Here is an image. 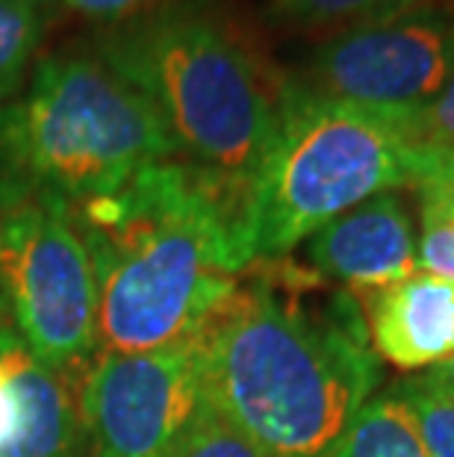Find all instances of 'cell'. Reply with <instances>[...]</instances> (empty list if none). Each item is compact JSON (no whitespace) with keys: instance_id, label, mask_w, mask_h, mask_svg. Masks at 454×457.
<instances>
[{"instance_id":"30bf717a","label":"cell","mask_w":454,"mask_h":457,"mask_svg":"<svg viewBox=\"0 0 454 457\" xmlns=\"http://www.w3.org/2000/svg\"><path fill=\"white\" fill-rule=\"evenodd\" d=\"M366 330L375 354L399 369H428L454 354V280L410 275L369 289Z\"/></svg>"},{"instance_id":"ac0fdd59","label":"cell","mask_w":454,"mask_h":457,"mask_svg":"<svg viewBox=\"0 0 454 457\" xmlns=\"http://www.w3.org/2000/svg\"><path fill=\"white\" fill-rule=\"evenodd\" d=\"M419 136L422 142H428L431 148L454 154V77L446 83L431 106H425L419 112Z\"/></svg>"},{"instance_id":"7a4b0ae2","label":"cell","mask_w":454,"mask_h":457,"mask_svg":"<svg viewBox=\"0 0 454 457\" xmlns=\"http://www.w3.org/2000/svg\"><path fill=\"white\" fill-rule=\"evenodd\" d=\"M378 381V354L349 295L307 304L254 284L201 334L204 398L266 457H343Z\"/></svg>"},{"instance_id":"9c48e42d","label":"cell","mask_w":454,"mask_h":457,"mask_svg":"<svg viewBox=\"0 0 454 457\" xmlns=\"http://www.w3.org/2000/svg\"><path fill=\"white\" fill-rule=\"evenodd\" d=\"M307 257L322 278L354 289H381L417 275L413 221L395 192L357 204L307 239Z\"/></svg>"},{"instance_id":"44dd1931","label":"cell","mask_w":454,"mask_h":457,"mask_svg":"<svg viewBox=\"0 0 454 457\" xmlns=\"http://www.w3.org/2000/svg\"><path fill=\"white\" fill-rule=\"evenodd\" d=\"M419 381L428 386V390L440 393L442 398L454 402V354L449 360H442V363L431 366V372L425 378H419Z\"/></svg>"},{"instance_id":"9a60e30c","label":"cell","mask_w":454,"mask_h":457,"mask_svg":"<svg viewBox=\"0 0 454 457\" xmlns=\"http://www.w3.org/2000/svg\"><path fill=\"white\" fill-rule=\"evenodd\" d=\"M401 0H268V21L284 27H351L386 9L399 6Z\"/></svg>"},{"instance_id":"7c38bea8","label":"cell","mask_w":454,"mask_h":457,"mask_svg":"<svg viewBox=\"0 0 454 457\" xmlns=\"http://www.w3.org/2000/svg\"><path fill=\"white\" fill-rule=\"evenodd\" d=\"M343 457H431V452L408 398L390 390L363 404Z\"/></svg>"},{"instance_id":"5b68a950","label":"cell","mask_w":454,"mask_h":457,"mask_svg":"<svg viewBox=\"0 0 454 457\" xmlns=\"http://www.w3.org/2000/svg\"><path fill=\"white\" fill-rule=\"evenodd\" d=\"M171 157L153 106L95 54L38 60L27 89L0 104V207L38 201L69 212Z\"/></svg>"},{"instance_id":"4fadbf2b","label":"cell","mask_w":454,"mask_h":457,"mask_svg":"<svg viewBox=\"0 0 454 457\" xmlns=\"http://www.w3.org/2000/svg\"><path fill=\"white\" fill-rule=\"evenodd\" d=\"M54 6V0H0V104L21 92Z\"/></svg>"},{"instance_id":"ffe728a7","label":"cell","mask_w":454,"mask_h":457,"mask_svg":"<svg viewBox=\"0 0 454 457\" xmlns=\"http://www.w3.org/2000/svg\"><path fill=\"white\" fill-rule=\"evenodd\" d=\"M54 4L69 9L74 15L92 18V21L119 24L139 12H148V9L157 6L160 0H54Z\"/></svg>"},{"instance_id":"8fae6325","label":"cell","mask_w":454,"mask_h":457,"mask_svg":"<svg viewBox=\"0 0 454 457\" xmlns=\"http://www.w3.org/2000/svg\"><path fill=\"white\" fill-rule=\"evenodd\" d=\"M15 386V422L0 443V457H89L80 402L69 372H54L24 352L12 337L0 334Z\"/></svg>"},{"instance_id":"6da1fadb","label":"cell","mask_w":454,"mask_h":457,"mask_svg":"<svg viewBox=\"0 0 454 457\" xmlns=\"http://www.w3.org/2000/svg\"><path fill=\"white\" fill-rule=\"evenodd\" d=\"M245 198V189L171 157L69 210L98 275V354L153 352L204 334L254 266Z\"/></svg>"},{"instance_id":"ba28073f","label":"cell","mask_w":454,"mask_h":457,"mask_svg":"<svg viewBox=\"0 0 454 457\" xmlns=\"http://www.w3.org/2000/svg\"><path fill=\"white\" fill-rule=\"evenodd\" d=\"M89 457H166L204 402L201 334L136 354H95L77 393Z\"/></svg>"},{"instance_id":"5bb4252c","label":"cell","mask_w":454,"mask_h":457,"mask_svg":"<svg viewBox=\"0 0 454 457\" xmlns=\"http://www.w3.org/2000/svg\"><path fill=\"white\" fill-rule=\"evenodd\" d=\"M166 457H266L263 449L221 416L207 398L183 428Z\"/></svg>"},{"instance_id":"d6986e66","label":"cell","mask_w":454,"mask_h":457,"mask_svg":"<svg viewBox=\"0 0 454 457\" xmlns=\"http://www.w3.org/2000/svg\"><path fill=\"white\" fill-rule=\"evenodd\" d=\"M419 201L433 204L437 210H442L454 221V154L433 148V160L428 165V171L422 174V180L417 183Z\"/></svg>"},{"instance_id":"8992f818","label":"cell","mask_w":454,"mask_h":457,"mask_svg":"<svg viewBox=\"0 0 454 457\" xmlns=\"http://www.w3.org/2000/svg\"><path fill=\"white\" fill-rule=\"evenodd\" d=\"M0 313L6 334L45 369L71 372L98 354V275L65 210L0 207Z\"/></svg>"},{"instance_id":"52a82bcc","label":"cell","mask_w":454,"mask_h":457,"mask_svg":"<svg viewBox=\"0 0 454 457\" xmlns=\"http://www.w3.org/2000/svg\"><path fill=\"white\" fill-rule=\"evenodd\" d=\"M451 77L454 6L449 0H401L327 36L298 83L334 101L419 115Z\"/></svg>"},{"instance_id":"7402d4cb","label":"cell","mask_w":454,"mask_h":457,"mask_svg":"<svg viewBox=\"0 0 454 457\" xmlns=\"http://www.w3.org/2000/svg\"><path fill=\"white\" fill-rule=\"evenodd\" d=\"M449 4H451V6H454V0H449Z\"/></svg>"},{"instance_id":"277c9868","label":"cell","mask_w":454,"mask_h":457,"mask_svg":"<svg viewBox=\"0 0 454 457\" xmlns=\"http://www.w3.org/2000/svg\"><path fill=\"white\" fill-rule=\"evenodd\" d=\"M417 119L280 86L275 136L245 198L251 262L289 254L357 204L417 187L433 160Z\"/></svg>"},{"instance_id":"3957f363","label":"cell","mask_w":454,"mask_h":457,"mask_svg":"<svg viewBox=\"0 0 454 457\" xmlns=\"http://www.w3.org/2000/svg\"><path fill=\"white\" fill-rule=\"evenodd\" d=\"M95 56L153 106L175 157L245 189L277 121V92L219 18L153 6L95 38Z\"/></svg>"},{"instance_id":"2e32d148","label":"cell","mask_w":454,"mask_h":457,"mask_svg":"<svg viewBox=\"0 0 454 457\" xmlns=\"http://www.w3.org/2000/svg\"><path fill=\"white\" fill-rule=\"evenodd\" d=\"M395 390L413 407V416H417L422 440L428 445L431 457H454V402L428 390L419 378L395 386Z\"/></svg>"},{"instance_id":"e0dca14e","label":"cell","mask_w":454,"mask_h":457,"mask_svg":"<svg viewBox=\"0 0 454 457\" xmlns=\"http://www.w3.org/2000/svg\"><path fill=\"white\" fill-rule=\"evenodd\" d=\"M422 207V237L417 242V269L454 280V221L428 201Z\"/></svg>"}]
</instances>
